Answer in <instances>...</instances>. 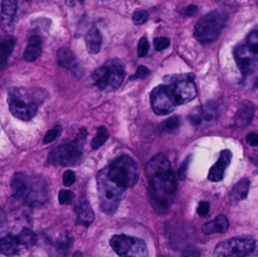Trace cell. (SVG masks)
I'll list each match as a JSON object with an SVG mask.
<instances>
[{
	"mask_svg": "<svg viewBox=\"0 0 258 257\" xmlns=\"http://www.w3.org/2000/svg\"><path fill=\"white\" fill-rule=\"evenodd\" d=\"M192 73L171 76L169 84H160L150 94L152 110L158 116H166L177 106L190 102L197 97V88Z\"/></svg>",
	"mask_w": 258,
	"mask_h": 257,
	"instance_id": "1",
	"label": "cell"
},
{
	"mask_svg": "<svg viewBox=\"0 0 258 257\" xmlns=\"http://www.w3.org/2000/svg\"><path fill=\"white\" fill-rule=\"evenodd\" d=\"M146 176L156 205L165 207L177 190V181L171 162L166 155L158 154L147 162Z\"/></svg>",
	"mask_w": 258,
	"mask_h": 257,
	"instance_id": "2",
	"label": "cell"
},
{
	"mask_svg": "<svg viewBox=\"0 0 258 257\" xmlns=\"http://www.w3.org/2000/svg\"><path fill=\"white\" fill-rule=\"evenodd\" d=\"M11 187L15 197L26 205L39 208L48 200V187L42 177L16 173L12 177Z\"/></svg>",
	"mask_w": 258,
	"mask_h": 257,
	"instance_id": "3",
	"label": "cell"
},
{
	"mask_svg": "<svg viewBox=\"0 0 258 257\" xmlns=\"http://www.w3.org/2000/svg\"><path fill=\"white\" fill-rule=\"evenodd\" d=\"M87 134V131L83 128L74 141L53 149L48 155V162L56 167H70L77 164L83 155Z\"/></svg>",
	"mask_w": 258,
	"mask_h": 257,
	"instance_id": "4",
	"label": "cell"
},
{
	"mask_svg": "<svg viewBox=\"0 0 258 257\" xmlns=\"http://www.w3.org/2000/svg\"><path fill=\"white\" fill-rule=\"evenodd\" d=\"M125 67L119 59H110L97 68L92 74L95 85L103 92H113L123 82Z\"/></svg>",
	"mask_w": 258,
	"mask_h": 257,
	"instance_id": "5",
	"label": "cell"
},
{
	"mask_svg": "<svg viewBox=\"0 0 258 257\" xmlns=\"http://www.w3.org/2000/svg\"><path fill=\"white\" fill-rule=\"evenodd\" d=\"M228 21V14L215 10L203 16L196 24L194 37L203 44L212 43L219 37Z\"/></svg>",
	"mask_w": 258,
	"mask_h": 257,
	"instance_id": "6",
	"label": "cell"
},
{
	"mask_svg": "<svg viewBox=\"0 0 258 257\" xmlns=\"http://www.w3.org/2000/svg\"><path fill=\"white\" fill-rule=\"evenodd\" d=\"M98 195L101 209L107 214H113L125 195V190L112 182L107 177V168L98 172L97 176Z\"/></svg>",
	"mask_w": 258,
	"mask_h": 257,
	"instance_id": "7",
	"label": "cell"
},
{
	"mask_svg": "<svg viewBox=\"0 0 258 257\" xmlns=\"http://www.w3.org/2000/svg\"><path fill=\"white\" fill-rule=\"evenodd\" d=\"M107 177L121 188L125 190L132 188L139 178L138 164L128 155H122L107 167Z\"/></svg>",
	"mask_w": 258,
	"mask_h": 257,
	"instance_id": "8",
	"label": "cell"
},
{
	"mask_svg": "<svg viewBox=\"0 0 258 257\" xmlns=\"http://www.w3.org/2000/svg\"><path fill=\"white\" fill-rule=\"evenodd\" d=\"M234 57L244 76L254 72L258 63V27L253 29L247 35L245 42L235 48Z\"/></svg>",
	"mask_w": 258,
	"mask_h": 257,
	"instance_id": "9",
	"label": "cell"
},
{
	"mask_svg": "<svg viewBox=\"0 0 258 257\" xmlns=\"http://www.w3.org/2000/svg\"><path fill=\"white\" fill-rule=\"evenodd\" d=\"M256 248V241L251 237H236L219 243L215 256L241 257L251 255Z\"/></svg>",
	"mask_w": 258,
	"mask_h": 257,
	"instance_id": "10",
	"label": "cell"
},
{
	"mask_svg": "<svg viewBox=\"0 0 258 257\" xmlns=\"http://www.w3.org/2000/svg\"><path fill=\"white\" fill-rule=\"evenodd\" d=\"M110 247L120 256H148L147 245L142 240L125 235H114L110 241Z\"/></svg>",
	"mask_w": 258,
	"mask_h": 257,
	"instance_id": "11",
	"label": "cell"
},
{
	"mask_svg": "<svg viewBox=\"0 0 258 257\" xmlns=\"http://www.w3.org/2000/svg\"><path fill=\"white\" fill-rule=\"evenodd\" d=\"M9 110L17 119L28 122L36 116L37 104L34 101L27 102L20 89H11L8 98Z\"/></svg>",
	"mask_w": 258,
	"mask_h": 257,
	"instance_id": "12",
	"label": "cell"
},
{
	"mask_svg": "<svg viewBox=\"0 0 258 257\" xmlns=\"http://www.w3.org/2000/svg\"><path fill=\"white\" fill-rule=\"evenodd\" d=\"M219 117V109L217 104L209 102L194 109L189 113L188 120L197 129L204 130L213 126Z\"/></svg>",
	"mask_w": 258,
	"mask_h": 257,
	"instance_id": "13",
	"label": "cell"
},
{
	"mask_svg": "<svg viewBox=\"0 0 258 257\" xmlns=\"http://www.w3.org/2000/svg\"><path fill=\"white\" fill-rule=\"evenodd\" d=\"M233 154L229 149H224L220 154L219 158L209 170L208 179L212 182H220L224 178V174L231 163Z\"/></svg>",
	"mask_w": 258,
	"mask_h": 257,
	"instance_id": "14",
	"label": "cell"
},
{
	"mask_svg": "<svg viewBox=\"0 0 258 257\" xmlns=\"http://www.w3.org/2000/svg\"><path fill=\"white\" fill-rule=\"evenodd\" d=\"M57 62L60 66L71 70L74 75L80 76L82 73L81 66L75 54L68 48L59 49L57 55Z\"/></svg>",
	"mask_w": 258,
	"mask_h": 257,
	"instance_id": "15",
	"label": "cell"
},
{
	"mask_svg": "<svg viewBox=\"0 0 258 257\" xmlns=\"http://www.w3.org/2000/svg\"><path fill=\"white\" fill-rule=\"evenodd\" d=\"M254 105L250 101L241 103L235 116V123L236 126L244 128L251 123L254 116Z\"/></svg>",
	"mask_w": 258,
	"mask_h": 257,
	"instance_id": "16",
	"label": "cell"
},
{
	"mask_svg": "<svg viewBox=\"0 0 258 257\" xmlns=\"http://www.w3.org/2000/svg\"><path fill=\"white\" fill-rule=\"evenodd\" d=\"M74 211L77 214L76 223L77 225L89 227L95 220V213L88 201H83L80 202L76 207Z\"/></svg>",
	"mask_w": 258,
	"mask_h": 257,
	"instance_id": "17",
	"label": "cell"
},
{
	"mask_svg": "<svg viewBox=\"0 0 258 257\" xmlns=\"http://www.w3.org/2000/svg\"><path fill=\"white\" fill-rule=\"evenodd\" d=\"M250 185H251V182L248 179H242L236 183L229 194L230 203L235 206L239 202L247 199L248 192H249Z\"/></svg>",
	"mask_w": 258,
	"mask_h": 257,
	"instance_id": "18",
	"label": "cell"
},
{
	"mask_svg": "<svg viewBox=\"0 0 258 257\" xmlns=\"http://www.w3.org/2000/svg\"><path fill=\"white\" fill-rule=\"evenodd\" d=\"M22 249H24L18 239V236L7 235L0 239V253L6 256H14L18 254Z\"/></svg>",
	"mask_w": 258,
	"mask_h": 257,
	"instance_id": "19",
	"label": "cell"
},
{
	"mask_svg": "<svg viewBox=\"0 0 258 257\" xmlns=\"http://www.w3.org/2000/svg\"><path fill=\"white\" fill-rule=\"evenodd\" d=\"M230 223L228 219L223 214H219L215 220L203 225L202 230L206 235L215 233H224L228 230Z\"/></svg>",
	"mask_w": 258,
	"mask_h": 257,
	"instance_id": "20",
	"label": "cell"
},
{
	"mask_svg": "<svg viewBox=\"0 0 258 257\" xmlns=\"http://www.w3.org/2000/svg\"><path fill=\"white\" fill-rule=\"evenodd\" d=\"M86 49L91 54H97L100 52L102 45V36L96 27H91L86 36Z\"/></svg>",
	"mask_w": 258,
	"mask_h": 257,
	"instance_id": "21",
	"label": "cell"
},
{
	"mask_svg": "<svg viewBox=\"0 0 258 257\" xmlns=\"http://www.w3.org/2000/svg\"><path fill=\"white\" fill-rule=\"evenodd\" d=\"M17 9H18L17 0H2L1 22L6 29L12 25L13 23Z\"/></svg>",
	"mask_w": 258,
	"mask_h": 257,
	"instance_id": "22",
	"label": "cell"
},
{
	"mask_svg": "<svg viewBox=\"0 0 258 257\" xmlns=\"http://www.w3.org/2000/svg\"><path fill=\"white\" fill-rule=\"evenodd\" d=\"M42 39L39 36H33L29 39L28 45L24 53V57L27 61L33 62L42 54Z\"/></svg>",
	"mask_w": 258,
	"mask_h": 257,
	"instance_id": "23",
	"label": "cell"
},
{
	"mask_svg": "<svg viewBox=\"0 0 258 257\" xmlns=\"http://www.w3.org/2000/svg\"><path fill=\"white\" fill-rule=\"evenodd\" d=\"M15 38L10 36L0 37V69L4 67L9 57L13 52L15 45Z\"/></svg>",
	"mask_w": 258,
	"mask_h": 257,
	"instance_id": "24",
	"label": "cell"
},
{
	"mask_svg": "<svg viewBox=\"0 0 258 257\" xmlns=\"http://www.w3.org/2000/svg\"><path fill=\"white\" fill-rule=\"evenodd\" d=\"M74 244V236L68 231H63L59 235L56 242V248L59 254L68 255Z\"/></svg>",
	"mask_w": 258,
	"mask_h": 257,
	"instance_id": "25",
	"label": "cell"
},
{
	"mask_svg": "<svg viewBox=\"0 0 258 257\" xmlns=\"http://www.w3.org/2000/svg\"><path fill=\"white\" fill-rule=\"evenodd\" d=\"M17 236L24 248H30L33 247L37 241V236L36 234L27 228L23 229Z\"/></svg>",
	"mask_w": 258,
	"mask_h": 257,
	"instance_id": "26",
	"label": "cell"
},
{
	"mask_svg": "<svg viewBox=\"0 0 258 257\" xmlns=\"http://www.w3.org/2000/svg\"><path fill=\"white\" fill-rule=\"evenodd\" d=\"M109 137H110V134L107 128L104 126L100 127L98 129L96 136L91 143L92 149H98L101 148L108 140Z\"/></svg>",
	"mask_w": 258,
	"mask_h": 257,
	"instance_id": "27",
	"label": "cell"
},
{
	"mask_svg": "<svg viewBox=\"0 0 258 257\" xmlns=\"http://www.w3.org/2000/svg\"><path fill=\"white\" fill-rule=\"evenodd\" d=\"M180 125V118L174 116L162 122L159 126V130L162 132L172 134L178 130Z\"/></svg>",
	"mask_w": 258,
	"mask_h": 257,
	"instance_id": "28",
	"label": "cell"
},
{
	"mask_svg": "<svg viewBox=\"0 0 258 257\" xmlns=\"http://www.w3.org/2000/svg\"><path fill=\"white\" fill-rule=\"evenodd\" d=\"M149 18V12L144 9H138L132 15V21L136 26L143 25L147 22Z\"/></svg>",
	"mask_w": 258,
	"mask_h": 257,
	"instance_id": "29",
	"label": "cell"
},
{
	"mask_svg": "<svg viewBox=\"0 0 258 257\" xmlns=\"http://www.w3.org/2000/svg\"><path fill=\"white\" fill-rule=\"evenodd\" d=\"M62 131H63L62 127L60 126V125H56L54 128H52V129L50 130V131L46 133L43 139V143L45 144H48V143H51V142L54 141L57 137L61 135Z\"/></svg>",
	"mask_w": 258,
	"mask_h": 257,
	"instance_id": "30",
	"label": "cell"
},
{
	"mask_svg": "<svg viewBox=\"0 0 258 257\" xmlns=\"http://www.w3.org/2000/svg\"><path fill=\"white\" fill-rule=\"evenodd\" d=\"M74 199V194L70 190H62L59 192L58 200L60 205H71Z\"/></svg>",
	"mask_w": 258,
	"mask_h": 257,
	"instance_id": "31",
	"label": "cell"
},
{
	"mask_svg": "<svg viewBox=\"0 0 258 257\" xmlns=\"http://www.w3.org/2000/svg\"><path fill=\"white\" fill-rule=\"evenodd\" d=\"M150 49V43L147 38L142 37L138 42V55L139 57H144L147 55Z\"/></svg>",
	"mask_w": 258,
	"mask_h": 257,
	"instance_id": "32",
	"label": "cell"
},
{
	"mask_svg": "<svg viewBox=\"0 0 258 257\" xmlns=\"http://www.w3.org/2000/svg\"><path fill=\"white\" fill-rule=\"evenodd\" d=\"M153 44H154L155 49L158 51H163L170 46L169 39L166 37H156L153 39Z\"/></svg>",
	"mask_w": 258,
	"mask_h": 257,
	"instance_id": "33",
	"label": "cell"
},
{
	"mask_svg": "<svg viewBox=\"0 0 258 257\" xmlns=\"http://www.w3.org/2000/svg\"><path fill=\"white\" fill-rule=\"evenodd\" d=\"M150 72V69L145 66H140L137 69L136 73L130 77V80L144 79L148 76Z\"/></svg>",
	"mask_w": 258,
	"mask_h": 257,
	"instance_id": "34",
	"label": "cell"
},
{
	"mask_svg": "<svg viewBox=\"0 0 258 257\" xmlns=\"http://www.w3.org/2000/svg\"><path fill=\"white\" fill-rule=\"evenodd\" d=\"M76 182V175L73 170H66L63 175V183L66 187H71Z\"/></svg>",
	"mask_w": 258,
	"mask_h": 257,
	"instance_id": "35",
	"label": "cell"
},
{
	"mask_svg": "<svg viewBox=\"0 0 258 257\" xmlns=\"http://www.w3.org/2000/svg\"><path fill=\"white\" fill-rule=\"evenodd\" d=\"M191 161V156L188 157L184 160L178 170V178L180 180H184L186 178V172H187L188 167Z\"/></svg>",
	"mask_w": 258,
	"mask_h": 257,
	"instance_id": "36",
	"label": "cell"
},
{
	"mask_svg": "<svg viewBox=\"0 0 258 257\" xmlns=\"http://www.w3.org/2000/svg\"><path fill=\"white\" fill-rule=\"evenodd\" d=\"M210 205L208 202H201L197 208V213L201 217H206L209 214Z\"/></svg>",
	"mask_w": 258,
	"mask_h": 257,
	"instance_id": "37",
	"label": "cell"
},
{
	"mask_svg": "<svg viewBox=\"0 0 258 257\" xmlns=\"http://www.w3.org/2000/svg\"><path fill=\"white\" fill-rule=\"evenodd\" d=\"M246 142L252 147H258V134L249 133L246 137Z\"/></svg>",
	"mask_w": 258,
	"mask_h": 257,
	"instance_id": "38",
	"label": "cell"
},
{
	"mask_svg": "<svg viewBox=\"0 0 258 257\" xmlns=\"http://www.w3.org/2000/svg\"><path fill=\"white\" fill-rule=\"evenodd\" d=\"M197 12H198V7L194 5H190L183 9V15L186 17H192L197 13Z\"/></svg>",
	"mask_w": 258,
	"mask_h": 257,
	"instance_id": "39",
	"label": "cell"
},
{
	"mask_svg": "<svg viewBox=\"0 0 258 257\" xmlns=\"http://www.w3.org/2000/svg\"><path fill=\"white\" fill-rule=\"evenodd\" d=\"M253 160H254V162L257 163L258 164V153H255V155H254V158H253Z\"/></svg>",
	"mask_w": 258,
	"mask_h": 257,
	"instance_id": "40",
	"label": "cell"
},
{
	"mask_svg": "<svg viewBox=\"0 0 258 257\" xmlns=\"http://www.w3.org/2000/svg\"><path fill=\"white\" fill-rule=\"evenodd\" d=\"M74 256H83V254H82V253H80V252H77V253H74Z\"/></svg>",
	"mask_w": 258,
	"mask_h": 257,
	"instance_id": "41",
	"label": "cell"
},
{
	"mask_svg": "<svg viewBox=\"0 0 258 257\" xmlns=\"http://www.w3.org/2000/svg\"><path fill=\"white\" fill-rule=\"evenodd\" d=\"M26 1H28L29 2V1H30V0H26Z\"/></svg>",
	"mask_w": 258,
	"mask_h": 257,
	"instance_id": "42",
	"label": "cell"
}]
</instances>
